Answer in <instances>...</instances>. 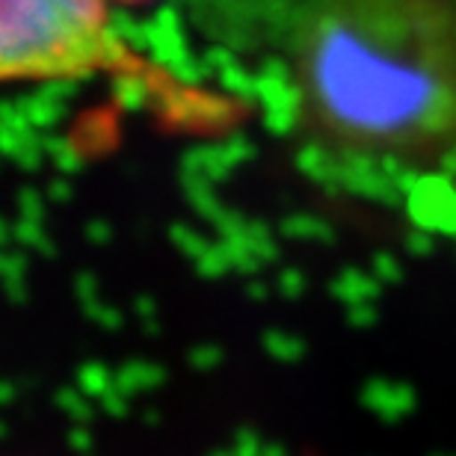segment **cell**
Returning <instances> with one entry per match:
<instances>
[{"instance_id":"cell-1","label":"cell","mask_w":456,"mask_h":456,"mask_svg":"<svg viewBox=\"0 0 456 456\" xmlns=\"http://www.w3.org/2000/svg\"><path fill=\"white\" fill-rule=\"evenodd\" d=\"M249 57L314 178L370 199L456 178V0H299Z\"/></svg>"},{"instance_id":"cell-2","label":"cell","mask_w":456,"mask_h":456,"mask_svg":"<svg viewBox=\"0 0 456 456\" xmlns=\"http://www.w3.org/2000/svg\"><path fill=\"white\" fill-rule=\"evenodd\" d=\"M113 53L110 0H0V84L86 77Z\"/></svg>"},{"instance_id":"cell-3","label":"cell","mask_w":456,"mask_h":456,"mask_svg":"<svg viewBox=\"0 0 456 456\" xmlns=\"http://www.w3.org/2000/svg\"><path fill=\"white\" fill-rule=\"evenodd\" d=\"M134 4H136V0H134Z\"/></svg>"}]
</instances>
